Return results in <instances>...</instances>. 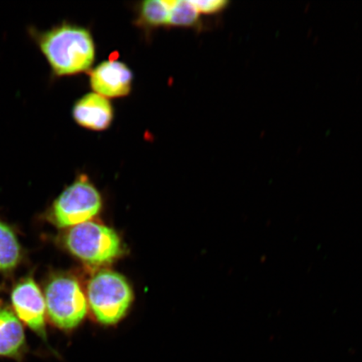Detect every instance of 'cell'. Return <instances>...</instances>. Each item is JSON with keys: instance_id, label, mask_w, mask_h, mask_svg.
Masks as SVG:
<instances>
[{"instance_id": "cell-1", "label": "cell", "mask_w": 362, "mask_h": 362, "mask_svg": "<svg viewBox=\"0 0 362 362\" xmlns=\"http://www.w3.org/2000/svg\"><path fill=\"white\" fill-rule=\"evenodd\" d=\"M40 52L53 74L72 76L87 71L95 60V44L83 27L62 24L47 31H33Z\"/></svg>"}, {"instance_id": "cell-2", "label": "cell", "mask_w": 362, "mask_h": 362, "mask_svg": "<svg viewBox=\"0 0 362 362\" xmlns=\"http://www.w3.org/2000/svg\"><path fill=\"white\" fill-rule=\"evenodd\" d=\"M62 241L72 255L90 265L110 264L123 253L121 239L115 230L94 221L72 226Z\"/></svg>"}, {"instance_id": "cell-3", "label": "cell", "mask_w": 362, "mask_h": 362, "mask_svg": "<svg viewBox=\"0 0 362 362\" xmlns=\"http://www.w3.org/2000/svg\"><path fill=\"white\" fill-rule=\"evenodd\" d=\"M44 298L49 320L64 332L78 327L87 315V298L74 276H52L45 284Z\"/></svg>"}, {"instance_id": "cell-4", "label": "cell", "mask_w": 362, "mask_h": 362, "mask_svg": "<svg viewBox=\"0 0 362 362\" xmlns=\"http://www.w3.org/2000/svg\"><path fill=\"white\" fill-rule=\"evenodd\" d=\"M134 293L123 275L111 270L94 274L88 286V305L99 323L115 325L126 315Z\"/></svg>"}, {"instance_id": "cell-5", "label": "cell", "mask_w": 362, "mask_h": 362, "mask_svg": "<svg viewBox=\"0 0 362 362\" xmlns=\"http://www.w3.org/2000/svg\"><path fill=\"white\" fill-rule=\"evenodd\" d=\"M101 208L100 193L87 176L81 175L53 202L47 218L57 228H70L93 219Z\"/></svg>"}, {"instance_id": "cell-6", "label": "cell", "mask_w": 362, "mask_h": 362, "mask_svg": "<svg viewBox=\"0 0 362 362\" xmlns=\"http://www.w3.org/2000/svg\"><path fill=\"white\" fill-rule=\"evenodd\" d=\"M11 300L17 318L47 344L44 294L33 277H26L13 286Z\"/></svg>"}, {"instance_id": "cell-7", "label": "cell", "mask_w": 362, "mask_h": 362, "mask_svg": "<svg viewBox=\"0 0 362 362\" xmlns=\"http://www.w3.org/2000/svg\"><path fill=\"white\" fill-rule=\"evenodd\" d=\"M133 72L129 67L116 60L100 63L90 74V87L104 98H121L132 88Z\"/></svg>"}, {"instance_id": "cell-8", "label": "cell", "mask_w": 362, "mask_h": 362, "mask_svg": "<svg viewBox=\"0 0 362 362\" xmlns=\"http://www.w3.org/2000/svg\"><path fill=\"white\" fill-rule=\"evenodd\" d=\"M29 352L24 327L13 312L0 306V358L25 362Z\"/></svg>"}, {"instance_id": "cell-9", "label": "cell", "mask_w": 362, "mask_h": 362, "mask_svg": "<svg viewBox=\"0 0 362 362\" xmlns=\"http://www.w3.org/2000/svg\"><path fill=\"white\" fill-rule=\"evenodd\" d=\"M72 116L83 128L102 131L111 125L113 108L106 98L96 93H88L74 104Z\"/></svg>"}, {"instance_id": "cell-10", "label": "cell", "mask_w": 362, "mask_h": 362, "mask_svg": "<svg viewBox=\"0 0 362 362\" xmlns=\"http://www.w3.org/2000/svg\"><path fill=\"white\" fill-rule=\"evenodd\" d=\"M22 247L10 226L0 220V272L10 273L21 262Z\"/></svg>"}, {"instance_id": "cell-11", "label": "cell", "mask_w": 362, "mask_h": 362, "mask_svg": "<svg viewBox=\"0 0 362 362\" xmlns=\"http://www.w3.org/2000/svg\"><path fill=\"white\" fill-rule=\"evenodd\" d=\"M172 0H147L140 4L139 16L149 27L168 25Z\"/></svg>"}, {"instance_id": "cell-12", "label": "cell", "mask_w": 362, "mask_h": 362, "mask_svg": "<svg viewBox=\"0 0 362 362\" xmlns=\"http://www.w3.org/2000/svg\"><path fill=\"white\" fill-rule=\"evenodd\" d=\"M199 13L192 1L172 0L168 25L176 27L193 26L199 20Z\"/></svg>"}, {"instance_id": "cell-13", "label": "cell", "mask_w": 362, "mask_h": 362, "mask_svg": "<svg viewBox=\"0 0 362 362\" xmlns=\"http://www.w3.org/2000/svg\"><path fill=\"white\" fill-rule=\"evenodd\" d=\"M194 6L197 8L199 13H215L223 11L228 6V2L226 0H202V1H194L192 0Z\"/></svg>"}]
</instances>
